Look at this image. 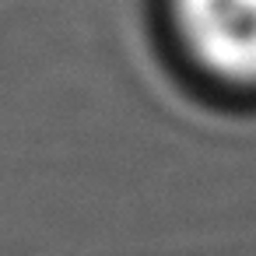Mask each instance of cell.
I'll list each match as a JSON object with an SVG mask.
<instances>
[{"instance_id":"cell-1","label":"cell","mask_w":256,"mask_h":256,"mask_svg":"<svg viewBox=\"0 0 256 256\" xmlns=\"http://www.w3.org/2000/svg\"><path fill=\"white\" fill-rule=\"evenodd\" d=\"M176 28L204 70L256 84V0H172Z\"/></svg>"}]
</instances>
